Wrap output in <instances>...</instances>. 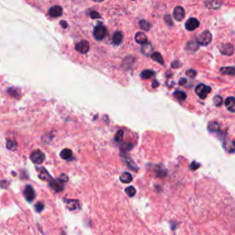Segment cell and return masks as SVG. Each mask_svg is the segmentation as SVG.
Here are the masks:
<instances>
[{
    "mask_svg": "<svg viewBox=\"0 0 235 235\" xmlns=\"http://www.w3.org/2000/svg\"><path fill=\"white\" fill-rule=\"evenodd\" d=\"M90 17H91L92 18H100V15H99V13L96 12V11H92V12L90 13Z\"/></svg>",
    "mask_w": 235,
    "mask_h": 235,
    "instance_id": "obj_40",
    "label": "cell"
},
{
    "mask_svg": "<svg viewBox=\"0 0 235 235\" xmlns=\"http://www.w3.org/2000/svg\"><path fill=\"white\" fill-rule=\"evenodd\" d=\"M186 82H187V81H186V79L182 78V79L179 81V85H180V86H185V85L186 84Z\"/></svg>",
    "mask_w": 235,
    "mask_h": 235,
    "instance_id": "obj_44",
    "label": "cell"
},
{
    "mask_svg": "<svg viewBox=\"0 0 235 235\" xmlns=\"http://www.w3.org/2000/svg\"><path fill=\"white\" fill-rule=\"evenodd\" d=\"M154 76V72L153 71H151V70H144L143 72H142L141 74V76L144 79H149L151 78L152 76Z\"/></svg>",
    "mask_w": 235,
    "mask_h": 235,
    "instance_id": "obj_28",
    "label": "cell"
},
{
    "mask_svg": "<svg viewBox=\"0 0 235 235\" xmlns=\"http://www.w3.org/2000/svg\"><path fill=\"white\" fill-rule=\"evenodd\" d=\"M186 75H187L189 77L194 78V77L196 76V72L195 70H193V69H189V70H187V71H186Z\"/></svg>",
    "mask_w": 235,
    "mask_h": 235,
    "instance_id": "obj_36",
    "label": "cell"
},
{
    "mask_svg": "<svg viewBox=\"0 0 235 235\" xmlns=\"http://www.w3.org/2000/svg\"><path fill=\"white\" fill-rule=\"evenodd\" d=\"M112 41H113V43L116 44V45H119L123 41V35L122 33L120 31H117L114 33L113 35V38H112Z\"/></svg>",
    "mask_w": 235,
    "mask_h": 235,
    "instance_id": "obj_20",
    "label": "cell"
},
{
    "mask_svg": "<svg viewBox=\"0 0 235 235\" xmlns=\"http://www.w3.org/2000/svg\"><path fill=\"white\" fill-rule=\"evenodd\" d=\"M23 194H24L25 198L27 199V201H29V202H32L36 196V193H35L34 189H33V187L29 185H27L25 186V188L23 190Z\"/></svg>",
    "mask_w": 235,
    "mask_h": 235,
    "instance_id": "obj_5",
    "label": "cell"
},
{
    "mask_svg": "<svg viewBox=\"0 0 235 235\" xmlns=\"http://www.w3.org/2000/svg\"><path fill=\"white\" fill-rule=\"evenodd\" d=\"M76 50L81 53H86L89 51V43L86 41H82L76 44Z\"/></svg>",
    "mask_w": 235,
    "mask_h": 235,
    "instance_id": "obj_14",
    "label": "cell"
},
{
    "mask_svg": "<svg viewBox=\"0 0 235 235\" xmlns=\"http://www.w3.org/2000/svg\"><path fill=\"white\" fill-rule=\"evenodd\" d=\"M213 102H214V105H215V106L220 107V106L223 104V99L221 98V96H214V98H213Z\"/></svg>",
    "mask_w": 235,
    "mask_h": 235,
    "instance_id": "obj_31",
    "label": "cell"
},
{
    "mask_svg": "<svg viewBox=\"0 0 235 235\" xmlns=\"http://www.w3.org/2000/svg\"><path fill=\"white\" fill-rule=\"evenodd\" d=\"M64 202H65L66 208L71 211L78 210L81 208L79 201L76 200V199H64Z\"/></svg>",
    "mask_w": 235,
    "mask_h": 235,
    "instance_id": "obj_6",
    "label": "cell"
},
{
    "mask_svg": "<svg viewBox=\"0 0 235 235\" xmlns=\"http://www.w3.org/2000/svg\"><path fill=\"white\" fill-rule=\"evenodd\" d=\"M220 52L221 54L226 56H231L234 52V47L230 43H225L222 44L220 48Z\"/></svg>",
    "mask_w": 235,
    "mask_h": 235,
    "instance_id": "obj_7",
    "label": "cell"
},
{
    "mask_svg": "<svg viewBox=\"0 0 235 235\" xmlns=\"http://www.w3.org/2000/svg\"><path fill=\"white\" fill-rule=\"evenodd\" d=\"M225 106L230 112H235V97L229 96L225 100Z\"/></svg>",
    "mask_w": 235,
    "mask_h": 235,
    "instance_id": "obj_16",
    "label": "cell"
},
{
    "mask_svg": "<svg viewBox=\"0 0 235 235\" xmlns=\"http://www.w3.org/2000/svg\"><path fill=\"white\" fill-rule=\"evenodd\" d=\"M49 186L55 192H62L64 188V183L61 182L59 179H52L49 182Z\"/></svg>",
    "mask_w": 235,
    "mask_h": 235,
    "instance_id": "obj_8",
    "label": "cell"
},
{
    "mask_svg": "<svg viewBox=\"0 0 235 235\" xmlns=\"http://www.w3.org/2000/svg\"><path fill=\"white\" fill-rule=\"evenodd\" d=\"M44 159H45V155L41 150H35L34 152H32L31 154H30V160L36 164L42 163Z\"/></svg>",
    "mask_w": 235,
    "mask_h": 235,
    "instance_id": "obj_4",
    "label": "cell"
},
{
    "mask_svg": "<svg viewBox=\"0 0 235 235\" xmlns=\"http://www.w3.org/2000/svg\"><path fill=\"white\" fill-rule=\"evenodd\" d=\"M7 148L10 151H15L18 148V143L15 140H7Z\"/></svg>",
    "mask_w": 235,
    "mask_h": 235,
    "instance_id": "obj_25",
    "label": "cell"
},
{
    "mask_svg": "<svg viewBox=\"0 0 235 235\" xmlns=\"http://www.w3.org/2000/svg\"><path fill=\"white\" fill-rule=\"evenodd\" d=\"M62 8L60 6H53L49 9V15L52 18H58L62 16Z\"/></svg>",
    "mask_w": 235,
    "mask_h": 235,
    "instance_id": "obj_15",
    "label": "cell"
},
{
    "mask_svg": "<svg viewBox=\"0 0 235 235\" xmlns=\"http://www.w3.org/2000/svg\"><path fill=\"white\" fill-rule=\"evenodd\" d=\"M35 210H36L37 212H42L44 210V204L42 202H38L35 205Z\"/></svg>",
    "mask_w": 235,
    "mask_h": 235,
    "instance_id": "obj_35",
    "label": "cell"
},
{
    "mask_svg": "<svg viewBox=\"0 0 235 235\" xmlns=\"http://www.w3.org/2000/svg\"><path fill=\"white\" fill-rule=\"evenodd\" d=\"M60 155L64 160H72V158H73V152L70 149H63L61 152Z\"/></svg>",
    "mask_w": 235,
    "mask_h": 235,
    "instance_id": "obj_19",
    "label": "cell"
},
{
    "mask_svg": "<svg viewBox=\"0 0 235 235\" xmlns=\"http://www.w3.org/2000/svg\"><path fill=\"white\" fill-rule=\"evenodd\" d=\"M205 5L208 8L217 9L220 8L222 5V0H206Z\"/></svg>",
    "mask_w": 235,
    "mask_h": 235,
    "instance_id": "obj_11",
    "label": "cell"
},
{
    "mask_svg": "<svg viewBox=\"0 0 235 235\" xmlns=\"http://www.w3.org/2000/svg\"><path fill=\"white\" fill-rule=\"evenodd\" d=\"M60 23H61V26H62V27L63 29H66L67 27H68V25H67V23H66V22H65L64 20H62V21H61Z\"/></svg>",
    "mask_w": 235,
    "mask_h": 235,
    "instance_id": "obj_45",
    "label": "cell"
},
{
    "mask_svg": "<svg viewBox=\"0 0 235 235\" xmlns=\"http://www.w3.org/2000/svg\"><path fill=\"white\" fill-rule=\"evenodd\" d=\"M52 139H53V135H52V133H47V134H45V135L42 136V143L48 144V143H51V141H52Z\"/></svg>",
    "mask_w": 235,
    "mask_h": 235,
    "instance_id": "obj_29",
    "label": "cell"
},
{
    "mask_svg": "<svg viewBox=\"0 0 235 235\" xmlns=\"http://www.w3.org/2000/svg\"><path fill=\"white\" fill-rule=\"evenodd\" d=\"M152 58H153L155 62H159L160 64H163V63H164L162 55H161L159 52H153V53L152 54Z\"/></svg>",
    "mask_w": 235,
    "mask_h": 235,
    "instance_id": "obj_26",
    "label": "cell"
},
{
    "mask_svg": "<svg viewBox=\"0 0 235 235\" xmlns=\"http://www.w3.org/2000/svg\"><path fill=\"white\" fill-rule=\"evenodd\" d=\"M220 73L224 75H230V76H235V66L231 67H222L220 68Z\"/></svg>",
    "mask_w": 235,
    "mask_h": 235,
    "instance_id": "obj_21",
    "label": "cell"
},
{
    "mask_svg": "<svg viewBox=\"0 0 235 235\" xmlns=\"http://www.w3.org/2000/svg\"><path fill=\"white\" fill-rule=\"evenodd\" d=\"M198 27H199V22L196 18H189L186 23V29L189 31H192Z\"/></svg>",
    "mask_w": 235,
    "mask_h": 235,
    "instance_id": "obj_13",
    "label": "cell"
},
{
    "mask_svg": "<svg viewBox=\"0 0 235 235\" xmlns=\"http://www.w3.org/2000/svg\"><path fill=\"white\" fill-rule=\"evenodd\" d=\"M209 130L211 132H217L220 130V124L216 121H210L208 125Z\"/></svg>",
    "mask_w": 235,
    "mask_h": 235,
    "instance_id": "obj_24",
    "label": "cell"
},
{
    "mask_svg": "<svg viewBox=\"0 0 235 235\" xmlns=\"http://www.w3.org/2000/svg\"><path fill=\"white\" fill-rule=\"evenodd\" d=\"M186 48H187L188 50H191V51H196V50L198 49V44H197V42L196 43V42H189L187 43Z\"/></svg>",
    "mask_w": 235,
    "mask_h": 235,
    "instance_id": "obj_32",
    "label": "cell"
},
{
    "mask_svg": "<svg viewBox=\"0 0 235 235\" xmlns=\"http://www.w3.org/2000/svg\"><path fill=\"white\" fill-rule=\"evenodd\" d=\"M211 91V88L204 84H199L198 86H196V95L200 97V98H206L208 94Z\"/></svg>",
    "mask_w": 235,
    "mask_h": 235,
    "instance_id": "obj_3",
    "label": "cell"
},
{
    "mask_svg": "<svg viewBox=\"0 0 235 235\" xmlns=\"http://www.w3.org/2000/svg\"><path fill=\"white\" fill-rule=\"evenodd\" d=\"M141 51L146 56H150V55H152L153 53V48L152 44L151 43H147V42L143 44Z\"/></svg>",
    "mask_w": 235,
    "mask_h": 235,
    "instance_id": "obj_17",
    "label": "cell"
},
{
    "mask_svg": "<svg viewBox=\"0 0 235 235\" xmlns=\"http://www.w3.org/2000/svg\"><path fill=\"white\" fill-rule=\"evenodd\" d=\"M179 66H180V63H179V62H178V61H176V62H172V67H175V68H177V67H179Z\"/></svg>",
    "mask_w": 235,
    "mask_h": 235,
    "instance_id": "obj_43",
    "label": "cell"
},
{
    "mask_svg": "<svg viewBox=\"0 0 235 235\" xmlns=\"http://www.w3.org/2000/svg\"><path fill=\"white\" fill-rule=\"evenodd\" d=\"M139 26L141 27L142 29H144V30H146V31L149 30V29H150V27H151L150 23L147 22L146 20H141V21L139 22Z\"/></svg>",
    "mask_w": 235,
    "mask_h": 235,
    "instance_id": "obj_30",
    "label": "cell"
},
{
    "mask_svg": "<svg viewBox=\"0 0 235 235\" xmlns=\"http://www.w3.org/2000/svg\"><path fill=\"white\" fill-rule=\"evenodd\" d=\"M212 41V36L211 33L209 30H205L202 33L198 34V36L196 37V42L198 45H202V46H206L208 44H210Z\"/></svg>",
    "mask_w": 235,
    "mask_h": 235,
    "instance_id": "obj_1",
    "label": "cell"
},
{
    "mask_svg": "<svg viewBox=\"0 0 235 235\" xmlns=\"http://www.w3.org/2000/svg\"><path fill=\"white\" fill-rule=\"evenodd\" d=\"M164 21L168 24L169 26H173V23H172V18H171V16L170 15H165L164 16Z\"/></svg>",
    "mask_w": 235,
    "mask_h": 235,
    "instance_id": "obj_37",
    "label": "cell"
},
{
    "mask_svg": "<svg viewBox=\"0 0 235 235\" xmlns=\"http://www.w3.org/2000/svg\"><path fill=\"white\" fill-rule=\"evenodd\" d=\"M199 166H200V164H199L198 163L193 162V163H191V165H190V168H191L192 170H196V169H197V168H198Z\"/></svg>",
    "mask_w": 235,
    "mask_h": 235,
    "instance_id": "obj_39",
    "label": "cell"
},
{
    "mask_svg": "<svg viewBox=\"0 0 235 235\" xmlns=\"http://www.w3.org/2000/svg\"><path fill=\"white\" fill-rule=\"evenodd\" d=\"M39 170V178L42 179V181H47L48 183L52 180L53 178L52 177V176L49 174V172L45 169V168H42V167H41V168H38Z\"/></svg>",
    "mask_w": 235,
    "mask_h": 235,
    "instance_id": "obj_12",
    "label": "cell"
},
{
    "mask_svg": "<svg viewBox=\"0 0 235 235\" xmlns=\"http://www.w3.org/2000/svg\"><path fill=\"white\" fill-rule=\"evenodd\" d=\"M123 138V130H119L116 134V137H115V141L117 143H120L122 141Z\"/></svg>",
    "mask_w": 235,
    "mask_h": 235,
    "instance_id": "obj_34",
    "label": "cell"
},
{
    "mask_svg": "<svg viewBox=\"0 0 235 235\" xmlns=\"http://www.w3.org/2000/svg\"><path fill=\"white\" fill-rule=\"evenodd\" d=\"M94 37L96 40L97 41H102L108 34V30H107V28L105 26H103L102 24H99L97 25L95 29H94Z\"/></svg>",
    "mask_w": 235,
    "mask_h": 235,
    "instance_id": "obj_2",
    "label": "cell"
},
{
    "mask_svg": "<svg viewBox=\"0 0 235 235\" xmlns=\"http://www.w3.org/2000/svg\"><path fill=\"white\" fill-rule=\"evenodd\" d=\"M120 181L124 184H128L132 181V176L129 172H124L120 176Z\"/></svg>",
    "mask_w": 235,
    "mask_h": 235,
    "instance_id": "obj_22",
    "label": "cell"
},
{
    "mask_svg": "<svg viewBox=\"0 0 235 235\" xmlns=\"http://www.w3.org/2000/svg\"><path fill=\"white\" fill-rule=\"evenodd\" d=\"M125 191H126V193L128 194V196H133L134 195L136 194V189L134 188L133 186H129V187H127V188L125 189Z\"/></svg>",
    "mask_w": 235,
    "mask_h": 235,
    "instance_id": "obj_33",
    "label": "cell"
},
{
    "mask_svg": "<svg viewBox=\"0 0 235 235\" xmlns=\"http://www.w3.org/2000/svg\"><path fill=\"white\" fill-rule=\"evenodd\" d=\"M8 186V183L7 180H2L1 182H0V186H1L2 188H7Z\"/></svg>",
    "mask_w": 235,
    "mask_h": 235,
    "instance_id": "obj_42",
    "label": "cell"
},
{
    "mask_svg": "<svg viewBox=\"0 0 235 235\" xmlns=\"http://www.w3.org/2000/svg\"><path fill=\"white\" fill-rule=\"evenodd\" d=\"M135 41L140 44H144L148 42V39L143 32H138L135 35Z\"/></svg>",
    "mask_w": 235,
    "mask_h": 235,
    "instance_id": "obj_18",
    "label": "cell"
},
{
    "mask_svg": "<svg viewBox=\"0 0 235 235\" xmlns=\"http://www.w3.org/2000/svg\"><path fill=\"white\" fill-rule=\"evenodd\" d=\"M122 157L129 169H131L132 171H138V167L136 166V163L133 162V160L129 155H127L126 153H122Z\"/></svg>",
    "mask_w": 235,
    "mask_h": 235,
    "instance_id": "obj_10",
    "label": "cell"
},
{
    "mask_svg": "<svg viewBox=\"0 0 235 235\" xmlns=\"http://www.w3.org/2000/svg\"><path fill=\"white\" fill-rule=\"evenodd\" d=\"M61 182H62V183H66L67 181H68V176H67L66 175H64V174H62L60 176H59V178H58Z\"/></svg>",
    "mask_w": 235,
    "mask_h": 235,
    "instance_id": "obj_38",
    "label": "cell"
},
{
    "mask_svg": "<svg viewBox=\"0 0 235 235\" xmlns=\"http://www.w3.org/2000/svg\"><path fill=\"white\" fill-rule=\"evenodd\" d=\"M93 1H95V2H102V1H104V0H93Z\"/></svg>",
    "mask_w": 235,
    "mask_h": 235,
    "instance_id": "obj_47",
    "label": "cell"
},
{
    "mask_svg": "<svg viewBox=\"0 0 235 235\" xmlns=\"http://www.w3.org/2000/svg\"><path fill=\"white\" fill-rule=\"evenodd\" d=\"M8 94H10V95H12V96H16V97H18V94L16 92V90H14L13 88H10V89H8Z\"/></svg>",
    "mask_w": 235,
    "mask_h": 235,
    "instance_id": "obj_41",
    "label": "cell"
},
{
    "mask_svg": "<svg viewBox=\"0 0 235 235\" xmlns=\"http://www.w3.org/2000/svg\"><path fill=\"white\" fill-rule=\"evenodd\" d=\"M185 16H186V12H185V9L182 7L177 6V7L175 8V9H174V18H175L176 20L181 21L185 18Z\"/></svg>",
    "mask_w": 235,
    "mask_h": 235,
    "instance_id": "obj_9",
    "label": "cell"
},
{
    "mask_svg": "<svg viewBox=\"0 0 235 235\" xmlns=\"http://www.w3.org/2000/svg\"><path fill=\"white\" fill-rule=\"evenodd\" d=\"M224 148L230 153H234L235 152V142H231V141L225 142L224 143Z\"/></svg>",
    "mask_w": 235,
    "mask_h": 235,
    "instance_id": "obj_23",
    "label": "cell"
},
{
    "mask_svg": "<svg viewBox=\"0 0 235 235\" xmlns=\"http://www.w3.org/2000/svg\"><path fill=\"white\" fill-rule=\"evenodd\" d=\"M158 86H159V83H158L156 80H154V81L153 82V88H155V87H157Z\"/></svg>",
    "mask_w": 235,
    "mask_h": 235,
    "instance_id": "obj_46",
    "label": "cell"
},
{
    "mask_svg": "<svg viewBox=\"0 0 235 235\" xmlns=\"http://www.w3.org/2000/svg\"><path fill=\"white\" fill-rule=\"evenodd\" d=\"M174 96L178 100H185L186 98V94L183 91H176L174 93Z\"/></svg>",
    "mask_w": 235,
    "mask_h": 235,
    "instance_id": "obj_27",
    "label": "cell"
}]
</instances>
